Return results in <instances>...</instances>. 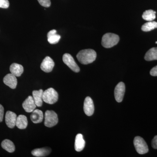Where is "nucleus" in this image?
<instances>
[{
  "label": "nucleus",
  "instance_id": "f257e3e1",
  "mask_svg": "<svg viewBox=\"0 0 157 157\" xmlns=\"http://www.w3.org/2000/svg\"><path fill=\"white\" fill-rule=\"evenodd\" d=\"M76 57L81 64L87 65L92 63L95 60L97 53L93 49H84L78 52L76 55Z\"/></svg>",
  "mask_w": 157,
  "mask_h": 157
},
{
  "label": "nucleus",
  "instance_id": "f03ea898",
  "mask_svg": "<svg viewBox=\"0 0 157 157\" xmlns=\"http://www.w3.org/2000/svg\"><path fill=\"white\" fill-rule=\"evenodd\" d=\"M120 40L119 36L116 34L108 33L102 37L101 44L105 48H110L116 45Z\"/></svg>",
  "mask_w": 157,
  "mask_h": 157
},
{
  "label": "nucleus",
  "instance_id": "7ed1b4c3",
  "mask_svg": "<svg viewBox=\"0 0 157 157\" xmlns=\"http://www.w3.org/2000/svg\"><path fill=\"white\" fill-rule=\"evenodd\" d=\"M58 94L53 88H50L43 92V101L47 104H52L58 100Z\"/></svg>",
  "mask_w": 157,
  "mask_h": 157
},
{
  "label": "nucleus",
  "instance_id": "20e7f679",
  "mask_svg": "<svg viewBox=\"0 0 157 157\" xmlns=\"http://www.w3.org/2000/svg\"><path fill=\"white\" fill-rule=\"evenodd\" d=\"M134 144L136 151L139 154H145L148 152V146L142 137L139 136L135 137L134 140Z\"/></svg>",
  "mask_w": 157,
  "mask_h": 157
},
{
  "label": "nucleus",
  "instance_id": "39448f33",
  "mask_svg": "<svg viewBox=\"0 0 157 157\" xmlns=\"http://www.w3.org/2000/svg\"><path fill=\"white\" fill-rule=\"evenodd\" d=\"M58 122V118L56 113L52 110H47L45 113V126L51 128L56 125Z\"/></svg>",
  "mask_w": 157,
  "mask_h": 157
},
{
  "label": "nucleus",
  "instance_id": "423d86ee",
  "mask_svg": "<svg viewBox=\"0 0 157 157\" xmlns=\"http://www.w3.org/2000/svg\"><path fill=\"white\" fill-rule=\"evenodd\" d=\"M63 61L65 64L67 65L73 72L78 73L80 69L76 62L74 60L73 56L69 53H65L63 57Z\"/></svg>",
  "mask_w": 157,
  "mask_h": 157
},
{
  "label": "nucleus",
  "instance_id": "0eeeda50",
  "mask_svg": "<svg viewBox=\"0 0 157 157\" xmlns=\"http://www.w3.org/2000/svg\"><path fill=\"white\" fill-rule=\"evenodd\" d=\"M125 91V86L123 82L118 83L114 90V97L116 101L118 103L122 101Z\"/></svg>",
  "mask_w": 157,
  "mask_h": 157
},
{
  "label": "nucleus",
  "instance_id": "6e6552de",
  "mask_svg": "<svg viewBox=\"0 0 157 157\" xmlns=\"http://www.w3.org/2000/svg\"><path fill=\"white\" fill-rule=\"evenodd\" d=\"M83 109L85 114L88 116L93 115L94 111V106L92 99L90 97H87L85 98L83 106Z\"/></svg>",
  "mask_w": 157,
  "mask_h": 157
},
{
  "label": "nucleus",
  "instance_id": "1a4fd4ad",
  "mask_svg": "<svg viewBox=\"0 0 157 157\" xmlns=\"http://www.w3.org/2000/svg\"><path fill=\"white\" fill-rule=\"evenodd\" d=\"M55 63L50 57L47 56L43 59L41 65V69L45 73H49L53 70Z\"/></svg>",
  "mask_w": 157,
  "mask_h": 157
},
{
  "label": "nucleus",
  "instance_id": "9d476101",
  "mask_svg": "<svg viewBox=\"0 0 157 157\" xmlns=\"http://www.w3.org/2000/svg\"><path fill=\"white\" fill-rule=\"evenodd\" d=\"M22 107L27 112L31 113L35 110L37 106L35 104L33 96H29L28 98L24 101L22 104Z\"/></svg>",
  "mask_w": 157,
  "mask_h": 157
},
{
  "label": "nucleus",
  "instance_id": "9b49d317",
  "mask_svg": "<svg viewBox=\"0 0 157 157\" xmlns=\"http://www.w3.org/2000/svg\"><path fill=\"white\" fill-rule=\"evenodd\" d=\"M17 115L14 113L8 111L6 115V123L7 126L10 128H13L16 125Z\"/></svg>",
  "mask_w": 157,
  "mask_h": 157
},
{
  "label": "nucleus",
  "instance_id": "f8f14e48",
  "mask_svg": "<svg viewBox=\"0 0 157 157\" xmlns=\"http://www.w3.org/2000/svg\"><path fill=\"white\" fill-rule=\"evenodd\" d=\"M4 83L9 87L14 89L17 85V79L16 76L11 73L7 74L3 78Z\"/></svg>",
  "mask_w": 157,
  "mask_h": 157
},
{
  "label": "nucleus",
  "instance_id": "ddd939ff",
  "mask_svg": "<svg viewBox=\"0 0 157 157\" xmlns=\"http://www.w3.org/2000/svg\"><path fill=\"white\" fill-rule=\"evenodd\" d=\"M31 121L35 124L42 122L43 119V112L39 109H36L32 112L30 116Z\"/></svg>",
  "mask_w": 157,
  "mask_h": 157
},
{
  "label": "nucleus",
  "instance_id": "4468645a",
  "mask_svg": "<svg viewBox=\"0 0 157 157\" xmlns=\"http://www.w3.org/2000/svg\"><path fill=\"white\" fill-rule=\"evenodd\" d=\"M85 141L83 139V136L81 134L76 135L75 138V149L76 151L80 152L84 149Z\"/></svg>",
  "mask_w": 157,
  "mask_h": 157
},
{
  "label": "nucleus",
  "instance_id": "2eb2a0df",
  "mask_svg": "<svg viewBox=\"0 0 157 157\" xmlns=\"http://www.w3.org/2000/svg\"><path fill=\"white\" fill-rule=\"evenodd\" d=\"M43 91L42 89L39 90H34L33 92V97L37 107H40L43 103Z\"/></svg>",
  "mask_w": 157,
  "mask_h": 157
},
{
  "label": "nucleus",
  "instance_id": "dca6fc26",
  "mask_svg": "<svg viewBox=\"0 0 157 157\" xmlns=\"http://www.w3.org/2000/svg\"><path fill=\"white\" fill-rule=\"evenodd\" d=\"M10 70L11 74L16 77H19L23 73L24 68L22 65L14 63L10 66Z\"/></svg>",
  "mask_w": 157,
  "mask_h": 157
},
{
  "label": "nucleus",
  "instance_id": "f3484780",
  "mask_svg": "<svg viewBox=\"0 0 157 157\" xmlns=\"http://www.w3.org/2000/svg\"><path fill=\"white\" fill-rule=\"evenodd\" d=\"M48 41L51 44L57 43L60 39V36L56 34V31L53 29L49 31L47 34Z\"/></svg>",
  "mask_w": 157,
  "mask_h": 157
},
{
  "label": "nucleus",
  "instance_id": "a211bd4d",
  "mask_svg": "<svg viewBox=\"0 0 157 157\" xmlns=\"http://www.w3.org/2000/svg\"><path fill=\"white\" fill-rule=\"evenodd\" d=\"M51 151V150L49 148L44 147V148H37L33 150L32 151V154L35 157H45L50 154Z\"/></svg>",
  "mask_w": 157,
  "mask_h": 157
},
{
  "label": "nucleus",
  "instance_id": "6ab92c4d",
  "mask_svg": "<svg viewBox=\"0 0 157 157\" xmlns=\"http://www.w3.org/2000/svg\"><path fill=\"white\" fill-rule=\"evenodd\" d=\"M28 120L26 117L23 115H20L16 120V126L20 129H24L28 126Z\"/></svg>",
  "mask_w": 157,
  "mask_h": 157
},
{
  "label": "nucleus",
  "instance_id": "aec40b11",
  "mask_svg": "<svg viewBox=\"0 0 157 157\" xmlns=\"http://www.w3.org/2000/svg\"><path fill=\"white\" fill-rule=\"evenodd\" d=\"M1 145L4 149L6 150V151L12 153L15 151V146L14 143L11 140L8 139L3 140Z\"/></svg>",
  "mask_w": 157,
  "mask_h": 157
},
{
  "label": "nucleus",
  "instance_id": "412c9836",
  "mask_svg": "<svg viewBox=\"0 0 157 157\" xmlns=\"http://www.w3.org/2000/svg\"><path fill=\"white\" fill-rule=\"evenodd\" d=\"M144 59L147 61L157 60V47L149 49L146 52Z\"/></svg>",
  "mask_w": 157,
  "mask_h": 157
},
{
  "label": "nucleus",
  "instance_id": "4be33fe9",
  "mask_svg": "<svg viewBox=\"0 0 157 157\" xmlns=\"http://www.w3.org/2000/svg\"><path fill=\"white\" fill-rule=\"evenodd\" d=\"M156 12L152 10L145 11L142 14V18L147 21H152L156 18Z\"/></svg>",
  "mask_w": 157,
  "mask_h": 157
},
{
  "label": "nucleus",
  "instance_id": "5701e85b",
  "mask_svg": "<svg viewBox=\"0 0 157 157\" xmlns=\"http://www.w3.org/2000/svg\"><path fill=\"white\" fill-rule=\"evenodd\" d=\"M157 28V22L150 21L144 24L141 27V30L144 32H149Z\"/></svg>",
  "mask_w": 157,
  "mask_h": 157
},
{
  "label": "nucleus",
  "instance_id": "b1692460",
  "mask_svg": "<svg viewBox=\"0 0 157 157\" xmlns=\"http://www.w3.org/2000/svg\"><path fill=\"white\" fill-rule=\"evenodd\" d=\"M40 5L45 8H48L51 6L50 0H38Z\"/></svg>",
  "mask_w": 157,
  "mask_h": 157
},
{
  "label": "nucleus",
  "instance_id": "393cba45",
  "mask_svg": "<svg viewBox=\"0 0 157 157\" xmlns=\"http://www.w3.org/2000/svg\"><path fill=\"white\" fill-rule=\"evenodd\" d=\"M9 6V2L8 0H0V8L7 9Z\"/></svg>",
  "mask_w": 157,
  "mask_h": 157
},
{
  "label": "nucleus",
  "instance_id": "a878e982",
  "mask_svg": "<svg viewBox=\"0 0 157 157\" xmlns=\"http://www.w3.org/2000/svg\"><path fill=\"white\" fill-rule=\"evenodd\" d=\"M151 144L153 148L157 149V135L154 137L152 140Z\"/></svg>",
  "mask_w": 157,
  "mask_h": 157
},
{
  "label": "nucleus",
  "instance_id": "bb28decb",
  "mask_svg": "<svg viewBox=\"0 0 157 157\" xmlns=\"http://www.w3.org/2000/svg\"><path fill=\"white\" fill-rule=\"evenodd\" d=\"M4 107L0 104V122L2 121L4 117Z\"/></svg>",
  "mask_w": 157,
  "mask_h": 157
},
{
  "label": "nucleus",
  "instance_id": "cd10ccee",
  "mask_svg": "<svg viewBox=\"0 0 157 157\" xmlns=\"http://www.w3.org/2000/svg\"><path fill=\"white\" fill-rule=\"evenodd\" d=\"M150 74L152 76H157V66L151 69L150 71Z\"/></svg>",
  "mask_w": 157,
  "mask_h": 157
},
{
  "label": "nucleus",
  "instance_id": "c85d7f7f",
  "mask_svg": "<svg viewBox=\"0 0 157 157\" xmlns=\"http://www.w3.org/2000/svg\"><path fill=\"white\" fill-rule=\"evenodd\" d=\"M155 43L156 44H157V42H156Z\"/></svg>",
  "mask_w": 157,
  "mask_h": 157
}]
</instances>
